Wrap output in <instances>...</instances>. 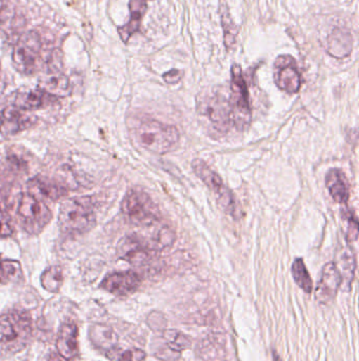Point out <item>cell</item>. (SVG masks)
<instances>
[{
	"label": "cell",
	"mask_w": 359,
	"mask_h": 361,
	"mask_svg": "<svg viewBox=\"0 0 359 361\" xmlns=\"http://www.w3.org/2000/svg\"><path fill=\"white\" fill-rule=\"evenodd\" d=\"M122 211L133 225L150 227L159 223L162 219L159 207L143 189L129 190L122 203Z\"/></svg>",
	"instance_id": "5"
},
{
	"label": "cell",
	"mask_w": 359,
	"mask_h": 361,
	"mask_svg": "<svg viewBox=\"0 0 359 361\" xmlns=\"http://www.w3.org/2000/svg\"><path fill=\"white\" fill-rule=\"evenodd\" d=\"M0 70H1V67H0Z\"/></svg>",
	"instance_id": "35"
},
{
	"label": "cell",
	"mask_w": 359,
	"mask_h": 361,
	"mask_svg": "<svg viewBox=\"0 0 359 361\" xmlns=\"http://www.w3.org/2000/svg\"><path fill=\"white\" fill-rule=\"evenodd\" d=\"M181 77H183V72L181 70L172 69L164 74V80L171 84H176L181 80Z\"/></svg>",
	"instance_id": "33"
},
{
	"label": "cell",
	"mask_w": 359,
	"mask_h": 361,
	"mask_svg": "<svg viewBox=\"0 0 359 361\" xmlns=\"http://www.w3.org/2000/svg\"><path fill=\"white\" fill-rule=\"evenodd\" d=\"M32 321L25 312L0 316V357L11 356L25 348L31 338Z\"/></svg>",
	"instance_id": "2"
},
{
	"label": "cell",
	"mask_w": 359,
	"mask_h": 361,
	"mask_svg": "<svg viewBox=\"0 0 359 361\" xmlns=\"http://www.w3.org/2000/svg\"><path fill=\"white\" fill-rule=\"evenodd\" d=\"M346 238L349 242H355L358 238V222L355 217L351 215L349 217V224H348V232L346 234Z\"/></svg>",
	"instance_id": "32"
},
{
	"label": "cell",
	"mask_w": 359,
	"mask_h": 361,
	"mask_svg": "<svg viewBox=\"0 0 359 361\" xmlns=\"http://www.w3.org/2000/svg\"><path fill=\"white\" fill-rule=\"evenodd\" d=\"M39 89L51 96L65 97L71 93V82L60 70H48L39 80Z\"/></svg>",
	"instance_id": "15"
},
{
	"label": "cell",
	"mask_w": 359,
	"mask_h": 361,
	"mask_svg": "<svg viewBox=\"0 0 359 361\" xmlns=\"http://www.w3.org/2000/svg\"><path fill=\"white\" fill-rule=\"evenodd\" d=\"M17 215L23 229L30 234L41 232L52 217L48 206L30 192L21 194L19 196Z\"/></svg>",
	"instance_id": "9"
},
{
	"label": "cell",
	"mask_w": 359,
	"mask_h": 361,
	"mask_svg": "<svg viewBox=\"0 0 359 361\" xmlns=\"http://www.w3.org/2000/svg\"><path fill=\"white\" fill-rule=\"evenodd\" d=\"M197 112L215 137L226 134L231 122L229 99L218 92H207L198 96Z\"/></svg>",
	"instance_id": "4"
},
{
	"label": "cell",
	"mask_w": 359,
	"mask_h": 361,
	"mask_svg": "<svg viewBox=\"0 0 359 361\" xmlns=\"http://www.w3.org/2000/svg\"><path fill=\"white\" fill-rule=\"evenodd\" d=\"M129 8L131 13L130 20L126 25L118 27V33L124 44L141 29V20L148 10V0H130Z\"/></svg>",
	"instance_id": "19"
},
{
	"label": "cell",
	"mask_w": 359,
	"mask_h": 361,
	"mask_svg": "<svg viewBox=\"0 0 359 361\" xmlns=\"http://www.w3.org/2000/svg\"><path fill=\"white\" fill-rule=\"evenodd\" d=\"M30 192H37L38 194L48 200H58L61 196H65L67 190L61 185L51 181L46 177H38L31 179L29 184Z\"/></svg>",
	"instance_id": "21"
},
{
	"label": "cell",
	"mask_w": 359,
	"mask_h": 361,
	"mask_svg": "<svg viewBox=\"0 0 359 361\" xmlns=\"http://www.w3.org/2000/svg\"><path fill=\"white\" fill-rule=\"evenodd\" d=\"M352 51V36L349 32L337 29L328 38V52L337 58H345Z\"/></svg>",
	"instance_id": "20"
},
{
	"label": "cell",
	"mask_w": 359,
	"mask_h": 361,
	"mask_svg": "<svg viewBox=\"0 0 359 361\" xmlns=\"http://www.w3.org/2000/svg\"><path fill=\"white\" fill-rule=\"evenodd\" d=\"M192 168L195 175L214 194L215 200L221 210L227 215H231L233 219L240 220L242 217V210L236 202L233 192L223 184L221 177L210 166H208L204 160H200V158H195L192 162Z\"/></svg>",
	"instance_id": "6"
},
{
	"label": "cell",
	"mask_w": 359,
	"mask_h": 361,
	"mask_svg": "<svg viewBox=\"0 0 359 361\" xmlns=\"http://www.w3.org/2000/svg\"><path fill=\"white\" fill-rule=\"evenodd\" d=\"M59 226L63 232L80 234L95 225L94 206L90 196L65 200L59 209Z\"/></svg>",
	"instance_id": "3"
},
{
	"label": "cell",
	"mask_w": 359,
	"mask_h": 361,
	"mask_svg": "<svg viewBox=\"0 0 359 361\" xmlns=\"http://www.w3.org/2000/svg\"><path fill=\"white\" fill-rule=\"evenodd\" d=\"M15 18V8L6 0H0V27Z\"/></svg>",
	"instance_id": "30"
},
{
	"label": "cell",
	"mask_w": 359,
	"mask_h": 361,
	"mask_svg": "<svg viewBox=\"0 0 359 361\" xmlns=\"http://www.w3.org/2000/svg\"><path fill=\"white\" fill-rule=\"evenodd\" d=\"M221 19H223V31H225L226 46L229 49L235 44V37L236 35H237V31H236L233 21L231 20L227 12L223 13Z\"/></svg>",
	"instance_id": "29"
},
{
	"label": "cell",
	"mask_w": 359,
	"mask_h": 361,
	"mask_svg": "<svg viewBox=\"0 0 359 361\" xmlns=\"http://www.w3.org/2000/svg\"><path fill=\"white\" fill-rule=\"evenodd\" d=\"M141 279L138 274L132 270L113 272L107 274L103 282L101 289L116 296H126L134 293L141 286Z\"/></svg>",
	"instance_id": "14"
},
{
	"label": "cell",
	"mask_w": 359,
	"mask_h": 361,
	"mask_svg": "<svg viewBox=\"0 0 359 361\" xmlns=\"http://www.w3.org/2000/svg\"><path fill=\"white\" fill-rule=\"evenodd\" d=\"M109 354H113L110 358L115 361H143L147 357V354L143 350L136 348H129L122 353H116L113 350Z\"/></svg>",
	"instance_id": "28"
},
{
	"label": "cell",
	"mask_w": 359,
	"mask_h": 361,
	"mask_svg": "<svg viewBox=\"0 0 359 361\" xmlns=\"http://www.w3.org/2000/svg\"><path fill=\"white\" fill-rule=\"evenodd\" d=\"M55 99L56 97L51 96L41 89H30L17 92L14 99V106L25 111H32L46 107Z\"/></svg>",
	"instance_id": "16"
},
{
	"label": "cell",
	"mask_w": 359,
	"mask_h": 361,
	"mask_svg": "<svg viewBox=\"0 0 359 361\" xmlns=\"http://www.w3.org/2000/svg\"><path fill=\"white\" fill-rule=\"evenodd\" d=\"M120 258L135 266H145L151 263L157 255L150 242L138 236H129L118 244Z\"/></svg>",
	"instance_id": "10"
},
{
	"label": "cell",
	"mask_w": 359,
	"mask_h": 361,
	"mask_svg": "<svg viewBox=\"0 0 359 361\" xmlns=\"http://www.w3.org/2000/svg\"><path fill=\"white\" fill-rule=\"evenodd\" d=\"M134 134L141 147L157 154L173 151L181 139V133L176 127L153 118L139 120Z\"/></svg>",
	"instance_id": "1"
},
{
	"label": "cell",
	"mask_w": 359,
	"mask_h": 361,
	"mask_svg": "<svg viewBox=\"0 0 359 361\" xmlns=\"http://www.w3.org/2000/svg\"><path fill=\"white\" fill-rule=\"evenodd\" d=\"M41 37L36 31H30L20 36L13 50L15 69L25 75L36 73L44 65Z\"/></svg>",
	"instance_id": "8"
},
{
	"label": "cell",
	"mask_w": 359,
	"mask_h": 361,
	"mask_svg": "<svg viewBox=\"0 0 359 361\" xmlns=\"http://www.w3.org/2000/svg\"><path fill=\"white\" fill-rule=\"evenodd\" d=\"M274 80L280 90L295 94L301 90V76L296 61L290 55H282L274 63Z\"/></svg>",
	"instance_id": "11"
},
{
	"label": "cell",
	"mask_w": 359,
	"mask_h": 361,
	"mask_svg": "<svg viewBox=\"0 0 359 361\" xmlns=\"http://www.w3.org/2000/svg\"><path fill=\"white\" fill-rule=\"evenodd\" d=\"M343 284L341 272L337 263L330 262L322 268V277L316 287L315 298L318 303L329 304L337 297V291Z\"/></svg>",
	"instance_id": "12"
},
{
	"label": "cell",
	"mask_w": 359,
	"mask_h": 361,
	"mask_svg": "<svg viewBox=\"0 0 359 361\" xmlns=\"http://www.w3.org/2000/svg\"><path fill=\"white\" fill-rule=\"evenodd\" d=\"M36 118L25 113V110L8 106L0 112V133L4 137H12L30 128Z\"/></svg>",
	"instance_id": "13"
},
{
	"label": "cell",
	"mask_w": 359,
	"mask_h": 361,
	"mask_svg": "<svg viewBox=\"0 0 359 361\" xmlns=\"http://www.w3.org/2000/svg\"><path fill=\"white\" fill-rule=\"evenodd\" d=\"M326 186L333 200L346 204L350 198V185L347 177L341 169H331L326 175Z\"/></svg>",
	"instance_id": "18"
},
{
	"label": "cell",
	"mask_w": 359,
	"mask_h": 361,
	"mask_svg": "<svg viewBox=\"0 0 359 361\" xmlns=\"http://www.w3.org/2000/svg\"><path fill=\"white\" fill-rule=\"evenodd\" d=\"M291 270H292V276L295 283L305 293H311L312 291H313V281H312L311 276H310L309 272H308L307 267H306L303 260L301 259V258L295 260Z\"/></svg>",
	"instance_id": "24"
},
{
	"label": "cell",
	"mask_w": 359,
	"mask_h": 361,
	"mask_svg": "<svg viewBox=\"0 0 359 361\" xmlns=\"http://www.w3.org/2000/svg\"><path fill=\"white\" fill-rule=\"evenodd\" d=\"M78 329L73 322L63 324L57 338V350L65 360L73 359L78 353Z\"/></svg>",
	"instance_id": "17"
},
{
	"label": "cell",
	"mask_w": 359,
	"mask_h": 361,
	"mask_svg": "<svg viewBox=\"0 0 359 361\" xmlns=\"http://www.w3.org/2000/svg\"><path fill=\"white\" fill-rule=\"evenodd\" d=\"M14 232L12 220L6 211L0 210V239L8 238Z\"/></svg>",
	"instance_id": "31"
},
{
	"label": "cell",
	"mask_w": 359,
	"mask_h": 361,
	"mask_svg": "<svg viewBox=\"0 0 359 361\" xmlns=\"http://www.w3.org/2000/svg\"><path fill=\"white\" fill-rule=\"evenodd\" d=\"M63 282V270L59 266H50L44 270L41 276V284L50 293L59 291Z\"/></svg>",
	"instance_id": "26"
},
{
	"label": "cell",
	"mask_w": 359,
	"mask_h": 361,
	"mask_svg": "<svg viewBox=\"0 0 359 361\" xmlns=\"http://www.w3.org/2000/svg\"><path fill=\"white\" fill-rule=\"evenodd\" d=\"M229 103L231 109L232 126L240 131L246 130L250 126L252 113H251L248 86L240 65H232L231 96H230Z\"/></svg>",
	"instance_id": "7"
},
{
	"label": "cell",
	"mask_w": 359,
	"mask_h": 361,
	"mask_svg": "<svg viewBox=\"0 0 359 361\" xmlns=\"http://www.w3.org/2000/svg\"><path fill=\"white\" fill-rule=\"evenodd\" d=\"M20 263L14 260H2L0 261V282L17 281L21 277Z\"/></svg>",
	"instance_id": "27"
},
{
	"label": "cell",
	"mask_w": 359,
	"mask_h": 361,
	"mask_svg": "<svg viewBox=\"0 0 359 361\" xmlns=\"http://www.w3.org/2000/svg\"><path fill=\"white\" fill-rule=\"evenodd\" d=\"M93 342L103 350H109V353L115 350L118 338L113 329L105 327H95L92 329Z\"/></svg>",
	"instance_id": "23"
},
{
	"label": "cell",
	"mask_w": 359,
	"mask_h": 361,
	"mask_svg": "<svg viewBox=\"0 0 359 361\" xmlns=\"http://www.w3.org/2000/svg\"><path fill=\"white\" fill-rule=\"evenodd\" d=\"M347 251H344L343 255H341V259H339V264L341 265H337V268H339V272H341V278H343V284L345 283L346 286L349 289L351 286L352 281H353L354 278V272H355L356 268V261H355V255H354L352 249H350V247H347ZM341 284V286H343Z\"/></svg>",
	"instance_id": "22"
},
{
	"label": "cell",
	"mask_w": 359,
	"mask_h": 361,
	"mask_svg": "<svg viewBox=\"0 0 359 361\" xmlns=\"http://www.w3.org/2000/svg\"><path fill=\"white\" fill-rule=\"evenodd\" d=\"M164 339L167 346L177 353L188 350L192 343L191 339L185 334L175 329H164Z\"/></svg>",
	"instance_id": "25"
},
{
	"label": "cell",
	"mask_w": 359,
	"mask_h": 361,
	"mask_svg": "<svg viewBox=\"0 0 359 361\" xmlns=\"http://www.w3.org/2000/svg\"><path fill=\"white\" fill-rule=\"evenodd\" d=\"M48 361H63V357L55 354V353H52V354H51L50 358H48Z\"/></svg>",
	"instance_id": "34"
}]
</instances>
